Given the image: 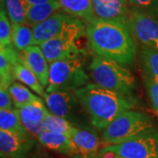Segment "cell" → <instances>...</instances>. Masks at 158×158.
Here are the masks:
<instances>
[{
	"label": "cell",
	"mask_w": 158,
	"mask_h": 158,
	"mask_svg": "<svg viewBox=\"0 0 158 158\" xmlns=\"http://www.w3.org/2000/svg\"><path fill=\"white\" fill-rule=\"evenodd\" d=\"M85 34L90 49L96 56L124 65H130L136 57V43L124 23L96 19L86 25Z\"/></svg>",
	"instance_id": "1"
},
{
	"label": "cell",
	"mask_w": 158,
	"mask_h": 158,
	"mask_svg": "<svg viewBox=\"0 0 158 158\" xmlns=\"http://www.w3.org/2000/svg\"><path fill=\"white\" fill-rule=\"evenodd\" d=\"M90 116L95 129L102 132L124 111L135 106L134 98L89 84L74 91Z\"/></svg>",
	"instance_id": "2"
},
{
	"label": "cell",
	"mask_w": 158,
	"mask_h": 158,
	"mask_svg": "<svg viewBox=\"0 0 158 158\" xmlns=\"http://www.w3.org/2000/svg\"><path fill=\"white\" fill-rule=\"evenodd\" d=\"M94 84L122 96L133 98L138 89L135 77L124 64L107 58L95 56L90 65Z\"/></svg>",
	"instance_id": "3"
},
{
	"label": "cell",
	"mask_w": 158,
	"mask_h": 158,
	"mask_svg": "<svg viewBox=\"0 0 158 158\" xmlns=\"http://www.w3.org/2000/svg\"><path fill=\"white\" fill-rule=\"evenodd\" d=\"M85 21L78 18H69L60 34L40 45L48 62L81 57L83 50L79 49L77 42L85 34Z\"/></svg>",
	"instance_id": "4"
},
{
	"label": "cell",
	"mask_w": 158,
	"mask_h": 158,
	"mask_svg": "<svg viewBox=\"0 0 158 158\" xmlns=\"http://www.w3.org/2000/svg\"><path fill=\"white\" fill-rule=\"evenodd\" d=\"M89 84H90V77L85 71L82 56L58 60L49 63L47 93L75 91Z\"/></svg>",
	"instance_id": "5"
},
{
	"label": "cell",
	"mask_w": 158,
	"mask_h": 158,
	"mask_svg": "<svg viewBox=\"0 0 158 158\" xmlns=\"http://www.w3.org/2000/svg\"><path fill=\"white\" fill-rule=\"evenodd\" d=\"M156 127L149 115L129 109L120 113L102 131V141L106 146L118 144Z\"/></svg>",
	"instance_id": "6"
},
{
	"label": "cell",
	"mask_w": 158,
	"mask_h": 158,
	"mask_svg": "<svg viewBox=\"0 0 158 158\" xmlns=\"http://www.w3.org/2000/svg\"><path fill=\"white\" fill-rule=\"evenodd\" d=\"M44 101L51 113L67 119L75 127L95 128L74 91L49 92L47 93Z\"/></svg>",
	"instance_id": "7"
},
{
	"label": "cell",
	"mask_w": 158,
	"mask_h": 158,
	"mask_svg": "<svg viewBox=\"0 0 158 158\" xmlns=\"http://www.w3.org/2000/svg\"><path fill=\"white\" fill-rule=\"evenodd\" d=\"M99 154H113L122 158H158V128L145 131L118 144L104 146Z\"/></svg>",
	"instance_id": "8"
},
{
	"label": "cell",
	"mask_w": 158,
	"mask_h": 158,
	"mask_svg": "<svg viewBox=\"0 0 158 158\" xmlns=\"http://www.w3.org/2000/svg\"><path fill=\"white\" fill-rule=\"evenodd\" d=\"M127 26L139 45L158 51V19L132 11Z\"/></svg>",
	"instance_id": "9"
},
{
	"label": "cell",
	"mask_w": 158,
	"mask_h": 158,
	"mask_svg": "<svg viewBox=\"0 0 158 158\" xmlns=\"http://www.w3.org/2000/svg\"><path fill=\"white\" fill-rule=\"evenodd\" d=\"M17 110L25 128L30 135L37 139L45 130L43 123L49 113L45 101L39 98L22 107L17 108Z\"/></svg>",
	"instance_id": "10"
},
{
	"label": "cell",
	"mask_w": 158,
	"mask_h": 158,
	"mask_svg": "<svg viewBox=\"0 0 158 158\" xmlns=\"http://www.w3.org/2000/svg\"><path fill=\"white\" fill-rule=\"evenodd\" d=\"M31 135H20L0 130V152L4 158H27L34 147Z\"/></svg>",
	"instance_id": "11"
},
{
	"label": "cell",
	"mask_w": 158,
	"mask_h": 158,
	"mask_svg": "<svg viewBox=\"0 0 158 158\" xmlns=\"http://www.w3.org/2000/svg\"><path fill=\"white\" fill-rule=\"evenodd\" d=\"M91 4L98 19L127 24L132 11L128 0H91Z\"/></svg>",
	"instance_id": "12"
},
{
	"label": "cell",
	"mask_w": 158,
	"mask_h": 158,
	"mask_svg": "<svg viewBox=\"0 0 158 158\" xmlns=\"http://www.w3.org/2000/svg\"><path fill=\"white\" fill-rule=\"evenodd\" d=\"M20 62L32 70L45 88L48 85L49 62L44 56L40 47L32 45L27 49L19 52Z\"/></svg>",
	"instance_id": "13"
},
{
	"label": "cell",
	"mask_w": 158,
	"mask_h": 158,
	"mask_svg": "<svg viewBox=\"0 0 158 158\" xmlns=\"http://www.w3.org/2000/svg\"><path fill=\"white\" fill-rule=\"evenodd\" d=\"M70 17L71 15L63 11H57L46 20L34 27V45H41L58 35Z\"/></svg>",
	"instance_id": "14"
},
{
	"label": "cell",
	"mask_w": 158,
	"mask_h": 158,
	"mask_svg": "<svg viewBox=\"0 0 158 158\" xmlns=\"http://www.w3.org/2000/svg\"><path fill=\"white\" fill-rule=\"evenodd\" d=\"M70 139L76 149V155L95 156L99 148L100 140L95 132V128L74 127Z\"/></svg>",
	"instance_id": "15"
},
{
	"label": "cell",
	"mask_w": 158,
	"mask_h": 158,
	"mask_svg": "<svg viewBox=\"0 0 158 158\" xmlns=\"http://www.w3.org/2000/svg\"><path fill=\"white\" fill-rule=\"evenodd\" d=\"M40 145L51 151L63 155H76V149L70 137L61 133L44 130L37 138Z\"/></svg>",
	"instance_id": "16"
},
{
	"label": "cell",
	"mask_w": 158,
	"mask_h": 158,
	"mask_svg": "<svg viewBox=\"0 0 158 158\" xmlns=\"http://www.w3.org/2000/svg\"><path fill=\"white\" fill-rule=\"evenodd\" d=\"M20 62L19 54L13 48H0V87L9 88L15 82L13 75V66L15 63Z\"/></svg>",
	"instance_id": "17"
},
{
	"label": "cell",
	"mask_w": 158,
	"mask_h": 158,
	"mask_svg": "<svg viewBox=\"0 0 158 158\" xmlns=\"http://www.w3.org/2000/svg\"><path fill=\"white\" fill-rule=\"evenodd\" d=\"M64 12L78 18L86 24L98 19L93 11L91 0H57Z\"/></svg>",
	"instance_id": "18"
},
{
	"label": "cell",
	"mask_w": 158,
	"mask_h": 158,
	"mask_svg": "<svg viewBox=\"0 0 158 158\" xmlns=\"http://www.w3.org/2000/svg\"><path fill=\"white\" fill-rule=\"evenodd\" d=\"M60 11H62V7L57 0L31 5L27 14L26 23L31 27H34Z\"/></svg>",
	"instance_id": "19"
},
{
	"label": "cell",
	"mask_w": 158,
	"mask_h": 158,
	"mask_svg": "<svg viewBox=\"0 0 158 158\" xmlns=\"http://www.w3.org/2000/svg\"><path fill=\"white\" fill-rule=\"evenodd\" d=\"M13 75L18 82H20L21 84L28 87L30 90L34 91L39 97L43 98H45L47 95L45 87L41 85L36 75L20 62L14 64Z\"/></svg>",
	"instance_id": "20"
},
{
	"label": "cell",
	"mask_w": 158,
	"mask_h": 158,
	"mask_svg": "<svg viewBox=\"0 0 158 158\" xmlns=\"http://www.w3.org/2000/svg\"><path fill=\"white\" fill-rule=\"evenodd\" d=\"M0 130L8 131L20 135H30L23 126L17 108L0 110Z\"/></svg>",
	"instance_id": "21"
},
{
	"label": "cell",
	"mask_w": 158,
	"mask_h": 158,
	"mask_svg": "<svg viewBox=\"0 0 158 158\" xmlns=\"http://www.w3.org/2000/svg\"><path fill=\"white\" fill-rule=\"evenodd\" d=\"M11 44L19 52H21L30 46L34 45L33 27H31L27 23L12 24Z\"/></svg>",
	"instance_id": "22"
},
{
	"label": "cell",
	"mask_w": 158,
	"mask_h": 158,
	"mask_svg": "<svg viewBox=\"0 0 158 158\" xmlns=\"http://www.w3.org/2000/svg\"><path fill=\"white\" fill-rule=\"evenodd\" d=\"M140 62L144 76L158 81V51L140 46Z\"/></svg>",
	"instance_id": "23"
},
{
	"label": "cell",
	"mask_w": 158,
	"mask_h": 158,
	"mask_svg": "<svg viewBox=\"0 0 158 158\" xmlns=\"http://www.w3.org/2000/svg\"><path fill=\"white\" fill-rule=\"evenodd\" d=\"M4 4L11 24L26 23L30 6L28 0H4Z\"/></svg>",
	"instance_id": "24"
},
{
	"label": "cell",
	"mask_w": 158,
	"mask_h": 158,
	"mask_svg": "<svg viewBox=\"0 0 158 158\" xmlns=\"http://www.w3.org/2000/svg\"><path fill=\"white\" fill-rule=\"evenodd\" d=\"M9 91L15 108L22 107L39 98V97L34 94L28 87L20 82H13L9 87Z\"/></svg>",
	"instance_id": "25"
},
{
	"label": "cell",
	"mask_w": 158,
	"mask_h": 158,
	"mask_svg": "<svg viewBox=\"0 0 158 158\" xmlns=\"http://www.w3.org/2000/svg\"><path fill=\"white\" fill-rule=\"evenodd\" d=\"M44 128L48 131L61 133L70 137L75 126L72 125L67 119L55 115L50 112L44 119Z\"/></svg>",
	"instance_id": "26"
},
{
	"label": "cell",
	"mask_w": 158,
	"mask_h": 158,
	"mask_svg": "<svg viewBox=\"0 0 158 158\" xmlns=\"http://www.w3.org/2000/svg\"><path fill=\"white\" fill-rule=\"evenodd\" d=\"M12 24L7 15L4 0H1L0 7V48H8L11 44Z\"/></svg>",
	"instance_id": "27"
},
{
	"label": "cell",
	"mask_w": 158,
	"mask_h": 158,
	"mask_svg": "<svg viewBox=\"0 0 158 158\" xmlns=\"http://www.w3.org/2000/svg\"><path fill=\"white\" fill-rule=\"evenodd\" d=\"M131 11L158 19V0H128Z\"/></svg>",
	"instance_id": "28"
},
{
	"label": "cell",
	"mask_w": 158,
	"mask_h": 158,
	"mask_svg": "<svg viewBox=\"0 0 158 158\" xmlns=\"http://www.w3.org/2000/svg\"><path fill=\"white\" fill-rule=\"evenodd\" d=\"M143 81L151 106L158 115V81L143 75Z\"/></svg>",
	"instance_id": "29"
},
{
	"label": "cell",
	"mask_w": 158,
	"mask_h": 158,
	"mask_svg": "<svg viewBox=\"0 0 158 158\" xmlns=\"http://www.w3.org/2000/svg\"><path fill=\"white\" fill-rule=\"evenodd\" d=\"M14 107L9 88L0 87V110H8Z\"/></svg>",
	"instance_id": "30"
},
{
	"label": "cell",
	"mask_w": 158,
	"mask_h": 158,
	"mask_svg": "<svg viewBox=\"0 0 158 158\" xmlns=\"http://www.w3.org/2000/svg\"><path fill=\"white\" fill-rule=\"evenodd\" d=\"M70 158H100L96 156H84V155H73Z\"/></svg>",
	"instance_id": "31"
},
{
	"label": "cell",
	"mask_w": 158,
	"mask_h": 158,
	"mask_svg": "<svg viewBox=\"0 0 158 158\" xmlns=\"http://www.w3.org/2000/svg\"><path fill=\"white\" fill-rule=\"evenodd\" d=\"M30 6L31 5H34V4H39V3H43V2H48L50 0H28Z\"/></svg>",
	"instance_id": "32"
},
{
	"label": "cell",
	"mask_w": 158,
	"mask_h": 158,
	"mask_svg": "<svg viewBox=\"0 0 158 158\" xmlns=\"http://www.w3.org/2000/svg\"><path fill=\"white\" fill-rule=\"evenodd\" d=\"M30 158H50V157H47V156H38V155H35V156H33L32 157Z\"/></svg>",
	"instance_id": "33"
},
{
	"label": "cell",
	"mask_w": 158,
	"mask_h": 158,
	"mask_svg": "<svg viewBox=\"0 0 158 158\" xmlns=\"http://www.w3.org/2000/svg\"><path fill=\"white\" fill-rule=\"evenodd\" d=\"M113 158H122V157H119V156H114V157Z\"/></svg>",
	"instance_id": "34"
}]
</instances>
